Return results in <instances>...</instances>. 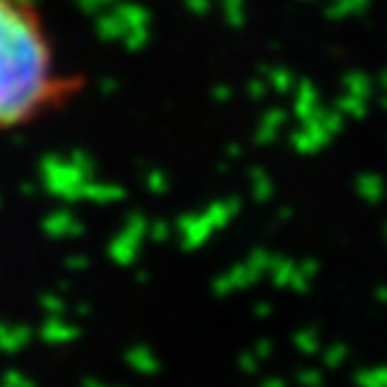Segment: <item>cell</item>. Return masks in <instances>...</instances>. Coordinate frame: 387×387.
I'll use <instances>...</instances> for the list:
<instances>
[{"label":"cell","mask_w":387,"mask_h":387,"mask_svg":"<svg viewBox=\"0 0 387 387\" xmlns=\"http://www.w3.org/2000/svg\"><path fill=\"white\" fill-rule=\"evenodd\" d=\"M84 92L33 0H0V132L48 119Z\"/></svg>","instance_id":"obj_1"}]
</instances>
